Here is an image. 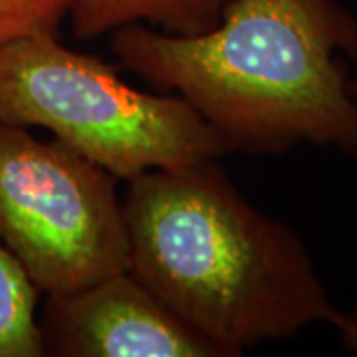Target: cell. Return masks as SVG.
Wrapping results in <instances>:
<instances>
[{
	"label": "cell",
	"mask_w": 357,
	"mask_h": 357,
	"mask_svg": "<svg viewBox=\"0 0 357 357\" xmlns=\"http://www.w3.org/2000/svg\"><path fill=\"white\" fill-rule=\"evenodd\" d=\"M112 52L123 70L183 98L229 153L316 145L357 157V16L340 0H229L206 32L135 22L112 32Z\"/></svg>",
	"instance_id": "cell-1"
},
{
	"label": "cell",
	"mask_w": 357,
	"mask_h": 357,
	"mask_svg": "<svg viewBox=\"0 0 357 357\" xmlns=\"http://www.w3.org/2000/svg\"><path fill=\"white\" fill-rule=\"evenodd\" d=\"M38 326L44 356L227 357L128 270L46 296Z\"/></svg>",
	"instance_id": "cell-5"
},
{
	"label": "cell",
	"mask_w": 357,
	"mask_h": 357,
	"mask_svg": "<svg viewBox=\"0 0 357 357\" xmlns=\"http://www.w3.org/2000/svg\"><path fill=\"white\" fill-rule=\"evenodd\" d=\"M0 121L48 129L126 181L229 153L183 98L129 86L114 66L68 48L58 34L0 46Z\"/></svg>",
	"instance_id": "cell-3"
},
{
	"label": "cell",
	"mask_w": 357,
	"mask_h": 357,
	"mask_svg": "<svg viewBox=\"0 0 357 357\" xmlns=\"http://www.w3.org/2000/svg\"><path fill=\"white\" fill-rule=\"evenodd\" d=\"M229 0H74L72 34L91 40L135 22L171 34H201L217 26Z\"/></svg>",
	"instance_id": "cell-6"
},
{
	"label": "cell",
	"mask_w": 357,
	"mask_h": 357,
	"mask_svg": "<svg viewBox=\"0 0 357 357\" xmlns=\"http://www.w3.org/2000/svg\"><path fill=\"white\" fill-rule=\"evenodd\" d=\"M38 288L0 243V357H44Z\"/></svg>",
	"instance_id": "cell-7"
},
{
	"label": "cell",
	"mask_w": 357,
	"mask_h": 357,
	"mask_svg": "<svg viewBox=\"0 0 357 357\" xmlns=\"http://www.w3.org/2000/svg\"><path fill=\"white\" fill-rule=\"evenodd\" d=\"M349 88H351V93L357 98V77H351V84H349Z\"/></svg>",
	"instance_id": "cell-10"
},
{
	"label": "cell",
	"mask_w": 357,
	"mask_h": 357,
	"mask_svg": "<svg viewBox=\"0 0 357 357\" xmlns=\"http://www.w3.org/2000/svg\"><path fill=\"white\" fill-rule=\"evenodd\" d=\"M0 243L46 296L128 270L117 177L62 141L0 121Z\"/></svg>",
	"instance_id": "cell-4"
},
{
	"label": "cell",
	"mask_w": 357,
	"mask_h": 357,
	"mask_svg": "<svg viewBox=\"0 0 357 357\" xmlns=\"http://www.w3.org/2000/svg\"><path fill=\"white\" fill-rule=\"evenodd\" d=\"M121 201L129 274L227 357L342 314L306 241L256 208L217 159L147 171Z\"/></svg>",
	"instance_id": "cell-2"
},
{
	"label": "cell",
	"mask_w": 357,
	"mask_h": 357,
	"mask_svg": "<svg viewBox=\"0 0 357 357\" xmlns=\"http://www.w3.org/2000/svg\"><path fill=\"white\" fill-rule=\"evenodd\" d=\"M74 0H0V46L36 34H58Z\"/></svg>",
	"instance_id": "cell-8"
},
{
	"label": "cell",
	"mask_w": 357,
	"mask_h": 357,
	"mask_svg": "<svg viewBox=\"0 0 357 357\" xmlns=\"http://www.w3.org/2000/svg\"><path fill=\"white\" fill-rule=\"evenodd\" d=\"M332 328L337 330L340 342H342L345 349L349 354H356L357 356V307L349 310V312L342 310V314L337 316Z\"/></svg>",
	"instance_id": "cell-9"
}]
</instances>
